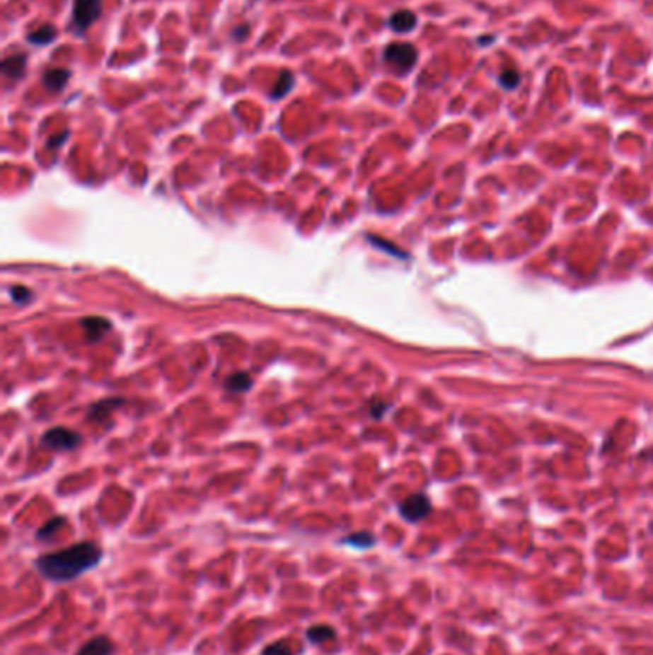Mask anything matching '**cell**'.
<instances>
[{
    "mask_svg": "<svg viewBox=\"0 0 653 655\" xmlns=\"http://www.w3.org/2000/svg\"><path fill=\"white\" fill-rule=\"evenodd\" d=\"M104 552L96 543H77L64 550L42 554L35 560V567L50 583H71L79 576L98 567Z\"/></svg>",
    "mask_w": 653,
    "mask_h": 655,
    "instance_id": "1",
    "label": "cell"
},
{
    "mask_svg": "<svg viewBox=\"0 0 653 655\" xmlns=\"http://www.w3.org/2000/svg\"><path fill=\"white\" fill-rule=\"evenodd\" d=\"M383 62L399 75H406L418 62V50L410 42H391L383 50Z\"/></svg>",
    "mask_w": 653,
    "mask_h": 655,
    "instance_id": "2",
    "label": "cell"
},
{
    "mask_svg": "<svg viewBox=\"0 0 653 655\" xmlns=\"http://www.w3.org/2000/svg\"><path fill=\"white\" fill-rule=\"evenodd\" d=\"M102 13V0H73V27L77 33L86 29L98 20Z\"/></svg>",
    "mask_w": 653,
    "mask_h": 655,
    "instance_id": "3",
    "label": "cell"
},
{
    "mask_svg": "<svg viewBox=\"0 0 653 655\" xmlns=\"http://www.w3.org/2000/svg\"><path fill=\"white\" fill-rule=\"evenodd\" d=\"M42 443L52 451H71L81 445V435L67 427H52L42 435Z\"/></svg>",
    "mask_w": 653,
    "mask_h": 655,
    "instance_id": "4",
    "label": "cell"
},
{
    "mask_svg": "<svg viewBox=\"0 0 653 655\" xmlns=\"http://www.w3.org/2000/svg\"><path fill=\"white\" fill-rule=\"evenodd\" d=\"M429 511H432V502L425 494H412L406 500H403L399 506V514L410 523L425 519L429 516Z\"/></svg>",
    "mask_w": 653,
    "mask_h": 655,
    "instance_id": "5",
    "label": "cell"
},
{
    "mask_svg": "<svg viewBox=\"0 0 653 655\" xmlns=\"http://www.w3.org/2000/svg\"><path fill=\"white\" fill-rule=\"evenodd\" d=\"M115 654V644L111 642L108 636H94L91 640H86L81 648L75 651V655H113Z\"/></svg>",
    "mask_w": 653,
    "mask_h": 655,
    "instance_id": "6",
    "label": "cell"
},
{
    "mask_svg": "<svg viewBox=\"0 0 653 655\" xmlns=\"http://www.w3.org/2000/svg\"><path fill=\"white\" fill-rule=\"evenodd\" d=\"M27 67V56L23 52L12 54L2 59V73L6 75L8 79H21L25 75Z\"/></svg>",
    "mask_w": 653,
    "mask_h": 655,
    "instance_id": "7",
    "label": "cell"
},
{
    "mask_svg": "<svg viewBox=\"0 0 653 655\" xmlns=\"http://www.w3.org/2000/svg\"><path fill=\"white\" fill-rule=\"evenodd\" d=\"M81 326L85 330L86 341H88V343H96V341L102 340V337L110 332V322L105 320V318H100V316L85 318V320L81 322Z\"/></svg>",
    "mask_w": 653,
    "mask_h": 655,
    "instance_id": "8",
    "label": "cell"
},
{
    "mask_svg": "<svg viewBox=\"0 0 653 655\" xmlns=\"http://www.w3.org/2000/svg\"><path fill=\"white\" fill-rule=\"evenodd\" d=\"M69 77H71V71L69 69H62V67H52V69H48L42 75V83L50 92H59L66 88V85L69 83Z\"/></svg>",
    "mask_w": 653,
    "mask_h": 655,
    "instance_id": "9",
    "label": "cell"
},
{
    "mask_svg": "<svg viewBox=\"0 0 653 655\" xmlns=\"http://www.w3.org/2000/svg\"><path fill=\"white\" fill-rule=\"evenodd\" d=\"M416 25H418V18L410 10H399V12L393 13L391 20H389V27L397 33H408Z\"/></svg>",
    "mask_w": 653,
    "mask_h": 655,
    "instance_id": "10",
    "label": "cell"
},
{
    "mask_svg": "<svg viewBox=\"0 0 653 655\" xmlns=\"http://www.w3.org/2000/svg\"><path fill=\"white\" fill-rule=\"evenodd\" d=\"M335 636H337V632H335L330 625H314V627H311V629L305 632L307 642L313 644V646H322V644L332 642Z\"/></svg>",
    "mask_w": 653,
    "mask_h": 655,
    "instance_id": "11",
    "label": "cell"
},
{
    "mask_svg": "<svg viewBox=\"0 0 653 655\" xmlns=\"http://www.w3.org/2000/svg\"><path fill=\"white\" fill-rule=\"evenodd\" d=\"M341 544H343V546L357 548V550H368V548L376 546V537H374L372 533H368V531L351 533V535H347V537L341 538Z\"/></svg>",
    "mask_w": 653,
    "mask_h": 655,
    "instance_id": "12",
    "label": "cell"
},
{
    "mask_svg": "<svg viewBox=\"0 0 653 655\" xmlns=\"http://www.w3.org/2000/svg\"><path fill=\"white\" fill-rule=\"evenodd\" d=\"M123 405V399H105L96 402L94 407L91 408V418L94 422H100V419L105 418V414H110L111 410H115Z\"/></svg>",
    "mask_w": 653,
    "mask_h": 655,
    "instance_id": "13",
    "label": "cell"
},
{
    "mask_svg": "<svg viewBox=\"0 0 653 655\" xmlns=\"http://www.w3.org/2000/svg\"><path fill=\"white\" fill-rule=\"evenodd\" d=\"M251 386H253V380H251V376H249L248 372H238V373H234L232 378L226 380V389L232 391V393H242V391H248Z\"/></svg>",
    "mask_w": 653,
    "mask_h": 655,
    "instance_id": "14",
    "label": "cell"
},
{
    "mask_svg": "<svg viewBox=\"0 0 653 655\" xmlns=\"http://www.w3.org/2000/svg\"><path fill=\"white\" fill-rule=\"evenodd\" d=\"M54 39H56V29H54L52 25L40 27V29H37V31H33V33L27 37V40L35 46L50 45Z\"/></svg>",
    "mask_w": 653,
    "mask_h": 655,
    "instance_id": "15",
    "label": "cell"
},
{
    "mask_svg": "<svg viewBox=\"0 0 653 655\" xmlns=\"http://www.w3.org/2000/svg\"><path fill=\"white\" fill-rule=\"evenodd\" d=\"M303 649H294V646L288 640H280V642L268 644L267 648L262 649L261 655H301Z\"/></svg>",
    "mask_w": 653,
    "mask_h": 655,
    "instance_id": "16",
    "label": "cell"
},
{
    "mask_svg": "<svg viewBox=\"0 0 653 655\" xmlns=\"http://www.w3.org/2000/svg\"><path fill=\"white\" fill-rule=\"evenodd\" d=\"M294 83H295L294 73L282 71L280 79H278V83H276L275 91H272V94H270V96H272V98H276V100L284 98V96H286V94H288V92L291 91Z\"/></svg>",
    "mask_w": 653,
    "mask_h": 655,
    "instance_id": "17",
    "label": "cell"
},
{
    "mask_svg": "<svg viewBox=\"0 0 653 655\" xmlns=\"http://www.w3.org/2000/svg\"><path fill=\"white\" fill-rule=\"evenodd\" d=\"M498 83H500V86L506 88V91H514V88H517L519 83H521V75H519L516 69H504V71L500 73Z\"/></svg>",
    "mask_w": 653,
    "mask_h": 655,
    "instance_id": "18",
    "label": "cell"
},
{
    "mask_svg": "<svg viewBox=\"0 0 653 655\" xmlns=\"http://www.w3.org/2000/svg\"><path fill=\"white\" fill-rule=\"evenodd\" d=\"M62 525H66V518H52L48 523H45L40 527L39 531H37V538L39 540H45V538H50L54 533L58 531Z\"/></svg>",
    "mask_w": 653,
    "mask_h": 655,
    "instance_id": "19",
    "label": "cell"
},
{
    "mask_svg": "<svg viewBox=\"0 0 653 655\" xmlns=\"http://www.w3.org/2000/svg\"><path fill=\"white\" fill-rule=\"evenodd\" d=\"M12 295H13V301H18V303H25L27 299L31 297V294H29V289H25V288H16V289H12Z\"/></svg>",
    "mask_w": 653,
    "mask_h": 655,
    "instance_id": "20",
    "label": "cell"
},
{
    "mask_svg": "<svg viewBox=\"0 0 653 655\" xmlns=\"http://www.w3.org/2000/svg\"><path fill=\"white\" fill-rule=\"evenodd\" d=\"M66 138H67V132H64V134H58V137H54V138H50V140H48V148H58L59 144H64V142H66Z\"/></svg>",
    "mask_w": 653,
    "mask_h": 655,
    "instance_id": "21",
    "label": "cell"
},
{
    "mask_svg": "<svg viewBox=\"0 0 653 655\" xmlns=\"http://www.w3.org/2000/svg\"><path fill=\"white\" fill-rule=\"evenodd\" d=\"M248 29H249L248 25L236 27V31H234V33H232V39H234V40H242L243 37H248V33H249Z\"/></svg>",
    "mask_w": 653,
    "mask_h": 655,
    "instance_id": "22",
    "label": "cell"
},
{
    "mask_svg": "<svg viewBox=\"0 0 653 655\" xmlns=\"http://www.w3.org/2000/svg\"><path fill=\"white\" fill-rule=\"evenodd\" d=\"M492 40H495V37H481V39H479V42H481V45L483 46H487V42H492Z\"/></svg>",
    "mask_w": 653,
    "mask_h": 655,
    "instance_id": "23",
    "label": "cell"
}]
</instances>
